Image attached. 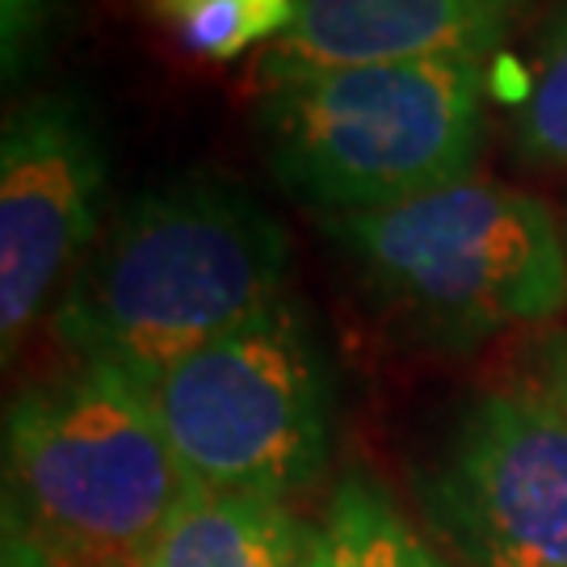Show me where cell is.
Returning a JSON list of instances; mask_svg holds the SVG:
<instances>
[{
	"mask_svg": "<svg viewBox=\"0 0 567 567\" xmlns=\"http://www.w3.org/2000/svg\"><path fill=\"white\" fill-rule=\"evenodd\" d=\"M412 492L463 567H567V412L534 379L466 395Z\"/></svg>",
	"mask_w": 567,
	"mask_h": 567,
	"instance_id": "obj_6",
	"label": "cell"
},
{
	"mask_svg": "<svg viewBox=\"0 0 567 567\" xmlns=\"http://www.w3.org/2000/svg\"><path fill=\"white\" fill-rule=\"evenodd\" d=\"M257 84L265 168L316 219L370 215L466 182L484 143L487 60L269 72Z\"/></svg>",
	"mask_w": 567,
	"mask_h": 567,
	"instance_id": "obj_2",
	"label": "cell"
},
{
	"mask_svg": "<svg viewBox=\"0 0 567 567\" xmlns=\"http://www.w3.org/2000/svg\"><path fill=\"white\" fill-rule=\"evenodd\" d=\"M534 383L567 412V332H547L534 344Z\"/></svg>",
	"mask_w": 567,
	"mask_h": 567,
	"instance_id": "obj_14",
	"label": "cell"
},
{
	"mask_svg": "<svg viewBox=\"0 0 567 567\" xmlns=\"http://www.w3.org/2000/svg\"><path fill=\"white\" fill-rule=\"evenodd\" d=\"M564 240H567V215H564Z\"/></svg>",
	"mask_w": 567,
	"mask_h": 567,
	"instance_id": "obj_16",
	"label": "cell"
},
{
	"mask_svg": "<svg viewBox=\"0 0 567 567\" xmlns=\"http://www.w3.org/2000/svg\"><path fill=\"white\" fill-rule=\"evenodd\" d=\"M194 475L135 386L76 362L4 408V522L55 567H140Z\"/></svg>",
	"mask_w": 567,
	"mask_h": 567,
	"instance_id": "obj_3",
	"label": "cell"
},
{
	"mask_svg": "<svg viewBox=\"0 0 567 567\" xmlns=\"http://www.w3.org/2000/svg\"><path fill=\"white\" fill-rule=\"evenodd\" d=\"M365 295L437 344H480L567 311V240L543 198L466 177L425 198L320 219Z\"/></svg>",
	"mask_w": 567,
	"mask_h": 567,
	"instance_id": "obj_4",
	"label": "cell"
},
{
	"mask_svg": "<svg viewBox=\"0 0 567 567\" xmlns=\"http://www.w3.org/2000/svg\"><path fill=\"white\" fill-rule=\"evenodd\" d=\"M513 156L543 173H567V0L534 42L526 89L513 110Z\"/></svg>",
	"mask_w": 567,
	"mask_h": 567,
	"instance_id": "obj_12",
	"label": "cell"
},
{
	"mask_svg": "<svg viewBox=\"0 0 567 567\" xmlns=\"http://www.w3.org/2000/svg\"><path fill=\"white\" fill-rule=\"evenodd\" d=\"M307 534L286 501L194 487L140 567H303Z\"/></svg>",
	"mask_w": 567,
	"mask_h": 567,
	"instance_id": "obj_9",
	"label": "cell"
},
{
	"mask_svg": "<svg viewBox=\"0 0 567 567\" xmlns=\"http://www.w3.org/2000/svg\"><path fill=\"white\" fill-rule=\"evenodd\" d=\"M60 13V0H0V68L4 84L21 81L34 63L42 47L51 39V25Z\"/></svg>",
	"mask_w": 567,
	"mask_h": 567,
	"instance_id": "obj_13",
	"label": "cell"
},
{
	"mask_svg": "<svg viewBox=\"0 0 567 567\" xmlns=\"http://www.w3.org/2000/svg\"><path fill=\"white\" fill-rule=\"evenodd\" d=\"M282 219L224 173H182L110 210L51 311L84 365L143 386L290 295Z\"/></svg>",
	"mask_w": 567,
	"mask_h": 567,
	"instance_id": "obj_1",
	"label": "cell"
},
{
	"mask_svg": "<svg viewBox=\"0 0 567 567\" xmlns=\"http://www.w3.org/2000/svg\"><path fill=\"white\" fill-rule=\"evenodd\" d=\"M152 21L168 30L185 55L236 60L295 25L299 0H147Z\"/></svg>",
	"mask_w": 567,
	"mask_h": 567,
	"instance_id": "obj_11",
	"label": "cell"
},
{
	"mask_svg": "<svg viewBox=\"0 0 567 567\" xmlns=\"http://www.w3.org/2000/svg\"><path fill=\"white\" fill-rule=\"evenodd\" d=\"M110 156L81 93H30L0 131V353L60 303L105 227Z\"/></svg>",
	"mask_w": 567,
	"mask_h": 567,
	"instance_id": "obj_7",
	"label": "cell"
},
{
	"mask_svg": "<svg viewBox=\"0 0 567 567\" xmlns=\"http://www.w3.org/2000/svg\"><path fill=\"white\" fill-rule=\"evenodd\" d=\"M303 567H454L433 538L412 526L383 480L353 466L328 492L307 534Z\"/></svg>",
	"mask_w": 567,
	"mask_h": 567,
	"instance_id": "obj_10",
	"label": "cell"
},
{
	"mask_svg": "<svg viewBox=\"0 0 567 567\" xmlns=\"http://www.w3.org/2000/svg\"><path fill=\"white\" fill-rule=\"evenodd\" d=\"M526 0H299L295 25L257 60L269 72L492 60Z\"/></svg>",
	"mask_w": 567,
	"mask_h": 567,
	"instance_id": "obj_8",
	"label": "cell"
},
{
	"mask_svg": "<svg viewBox=\"0 0 567 567\" xmlns=\"http://www.w3.org/2000/svg\"><path fill=\"white\" fill-rule=\"evenodd\" d=\"M0 567H55V559L25 529L4 522V534H0Z\"/></svg>",
	"mask_w": 567,
	"mask_h": 567,
	"instance_id": "obj_15",
	"label": "cell"
},
{
	"mask_svg": "<svg viewBox=\"0 0 567 567\" xmlns=\"http://www.w3.org/2000/svg\"><path fill=\"white\" fill-rule=\"evenodd\" d=\"M135 391L194 484L210 492L290 505L332 454V362L295 295Z\"/></svg>",
	"mask_w": 567,
	"mask_h": 567,
	"instance_id": "obj_5",
	"label": "cell"
}]
</instances>
